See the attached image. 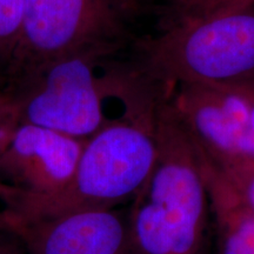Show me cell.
<instances>
[{"instance_id": "2e32d148", "label": "cell", "mask_w": 254, "mask_h": 254, "mask_svg": "<svg viewBox=\"0 0 254 254\" xmlns=\"http://www.w3.org/2000/svg\"><path fill=\"white\" fill-rule=\"evenodd\" d=\"M0 254H26L20 244L8 234L0 236Z\"/></svg>"}, {"instance_id": "7c38bea8", "label": "cell", "mask_w": 254, "mask_h": 254, "mask_svg": "<svg viewBox=\"0 0 254 254\" xmlns=\"http://www.w3.org/2000/svg\"><path fill=\"white\" fill-rule=\"evenodd\" d=\"M217 171L236 193L241 204L254 214V163L241 165L226 171Z\"/></svg>"}, {"instance_id": "4fadbf2b", "label": "cell", "mask_w": 254, "mask_h": 254, "mask_svg": "<svg viewBox=\"0 0 254 254\" xmlns=\"http://www.w3.org/2000/svg\"><path fill=\"white\" fill-rule=\"evenodd\" d=\"M20 124L17 105L12 94L0 86V157L7 147Z\"/></svg>"}, {"instance_id": "6da1fadb", "label": "cell", "mask_w": 254, "mask_h": 254, "mask_svg": "<svg viewBox=\"0 0 254 254\" xmlns=\"http://www.w3.org/2000/svg\"><path fill=\"white\" fill-rule=\"evenodd\" d=\"M158 155L128 208L131 254H206L211 204L196 146L165 100L155 118Z\"/></svg>"}, {"instance_id": "9c48e42d", "label": "cell", "mask_w": 254, "mask_h": 254, "mask_svg": "<svg viewBox=\"0 0 254 254\" xmlns=\"http://www.w3.org/2000/svg\"><path fill=\"white\" fill-rule=\"evenodd\" d=\"M214 219L217 254H254V214L196 147Z\"/></svg>"}, {"instance_id": "277c9868", "label": "cell", "mask_w": 254, "mask_h": 254, "mask_svg": "<svg viewBox=\"0 0 254 254\" xmlns=\"http://www.w3.org/2000/svg\"><path fill=\"white\" fill-rule=\"evenodd\" d=\"M119 0H25L20 33L2 86L67 57H114L131 45Z\"/></svg>"}, {"instance_id": "3957f363", "label": "cell", "mask_w": 254, "mask_h": 254, "mask_svg": "<svg viewBox=\"0 0 254 254\" xmlns=\"http://www.w3.org/2000/svg\"><path fill=\"white\" fill-rule=\"evenodd\" d=\"M157 155L155 120L122 116L86 139L74 176L63 192L49 198L9 200L0 209L19 218L40 219L116 208L138 195Z\"/></svg>"}, {"instance_id": "ba28073f", "label": "cell", "mask_w": 254, "mask_h": 254, "mask_svg": "<svg viewBox=\"0 0 254 254\" xmlns=\"http://www.w3.org/2000/svg\"><path fill=\"white\" fill-rule=\"evenodd\" d=\"M1 232L26 254H131L128 209H98L24 219L0 209Z\"/></svg>"}, {"instance_id": "5b68a950", "label": "cell", "mask_w": 254, "mask_h": 254, "mask_svg": "<svg viewBox=\"0 0 254 254\" xmlns=\"http://www.w3.org/2000/svg\"><path fill=\"white\" fill-rule=\"evenodd\" d=\"M110 58L113 57L99 53L67 57L2 87L13 97L20 123L88 139L111 122L105 114V100L119 99L123 93L119 63L112 64L105 74H97V68Z\"/></svg>"}, {"instance_id": "52a82bcc", "label": "cell", "mask_w": 254, "mask_h": 254, "mask_svg": "<svg viewBox=\"0 0 254 254\" xmlns=\"http://www.w3.org/2000/svg\"><path fill=\"white\" fill-rule=\"evenodd\" d=\"M86 139L20 123L0 157V201L49 198L71 183Z\"/></svg>"}, {"instance_id": "5bb4252c", "label": "cell", "mask_w": 254, "mask_h": 254, "mask_svg": "<svg viewBox=\"0 0 254 254\" xmlns=\"http://www.w3.org/2000/svg\"><path fill=\"white\" fill-rule=\"evenodd\" d=\"M227 86L233 88V90L238 92V93L243 97V99L245 100L250 113L251 126H252V129L254 132V80L238 82V84H231L227 85Z\"/></svg>"}, {"instance_id": "30bf717a", "label": "cell", "mask_w": 254, "mask_h": 254, "mask_svg": "<svg viewBox=\"0 0 254 254\" xmlns=\"http://www.w3.org/2000/svg\"><path fill=\"white\" fill-rule=\"evenodd\" d=\"M253 4L254 0H164L159 11V21L161 24H172L234 11Z\"/></svg>"}, {"instance_id": "7a4b0ae2", "label": "cell", "mask_w": 254, "mask_h": 254, "mask_svg": "<svg viewBox=\"0 0 254 254\" xmlns=\"http://www.w3.org/2000/svg\"><path fill=\"white\" fill-rule=\"evenodd\" d=\"M129 46L128 67L167 95L182 84L254 80V4L161 25Z\"/></svg>"}, {"instance_id": "9a60e30c", "label": "cell", "mask_w": 254, "mask_h": 254, "mask_svg": "<svg viewBox=\"0 0 254 254\" xmlns=\"http://www.w3.org/2000/svg\"><path fill=\"white\" fill-rule=\"evenodd\" d=\"M127 14L133 18L142 13L145 9L150 8L157 0H119Z\"/></svg>"}, {"instance_id": "e0dca14e", "label": "cell", "mask_w": 254, "mask_h": 254, "mask_svg": "<svg viewBox=\"0 0 254 254\" xmlns=\"http://www.w3.org/2000/svg\"><path fill=\"white\" fill-rule=\"evenodd\" d=\"M2 234H5V233H2V232H1V228H0V236H2Z\"/></svg>"}, {"instance_id": "8992f818", "label": "cell", "mask_w": 254, "mask_h": 254, "mask_svg": "<svg viewBox=\"0 0 254 254\" xmlns=\"http://www.w3.org/2000/svg\"><path fill=\"white\" fill-rule=\"evenodd\" d=\"M196 147L219 171L254 163V132L243 97L227 85L182 84L168 98Z\"/></svg>"}, {"instance_id": "8fae6325", "label": "cell", "mask_w": 254, "mask_h": 254, "mask_svg": "<svg viewBox=\"0 0 254 254\" xmlns=\"http://www.w3.org/2000/svg\"><path fill=\"white\" fill-rule=\"evenodd\" d=\"M25 0H0V86L20 33Z\"/></svg>"}]
</instances>
